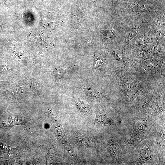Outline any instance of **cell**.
<instances>
[{
    "mask_svg": "<svg viewBox=\"0 0 165 165\" xmlns=\"http://www.w3.org/2000/svg\"><path fill=\"white\" fill-rule=\"evenodd\" d=\"M110 74L117 100L130 110L138 108L142 96L155 86L139 80L117 61H113Z\"/></svg>",
    "mask_w": 165,
    "mask_h": 165,
    "instance_id": "cell-1",
    "label": "cell"
},
{
    "mask_svg": "<svg viewBox=\"0 0 165 165\" xmlns=\"http://www.w3.org/2000/svg\"><path fill=\"white\" fill-rule=\"evenodd\" d=\"M150 24L158 38L165 36V16L163 13H152Z\"/></svg>",
    "mask_w": 165,
    "mask_h": 165,
    "instance_id": "cell-8",
    "label": "cell"
},
{
    "mask_svg": "<svg viewBox=\"0 0 165 165\" xmlns=\"http://www.w3.org/2000/svg\"><path fill=\"white\" fill-rule=\"evenodd\" d=\"M30 87L33 90H38L40 88V85L38 81L34 79H31L29 81Z\"/></svg>",
    "mask_w": 165,
    "mask_h": 165,
    "instance_id": "cell-17",
    "label": "cell"
},
{
    "mask_svg": "<svg viewBox=\"0 0 165 165\" xmlns=\"http://www.w3.org/2000/svg\"><path fill=\"white\" fill-rule=\"evenodd\" d=\"M165 36H160L154 45V55L163 59L165 58Z\"/></svg>",
    "mask_w": 165,
    "mask_h": 165,
    "instance_id": "cell-11",
    "label": "cell"
},
{
    "mask_svg": "<svg viewBox=\"0 0 165 165\" xmlns=\"http://www.w3.org/2000/svg\"><path fill=\"white\" fill-rule=\"evenodd\" d=\"M86 94L90 97H95L98 96L101 92L99 90L91 88H85L82 89Z\"/></svg>",
    "mask_w": 165,
    "mask_h": 165,
    "instance_id": "cell-16",
    "label": "cell"
},
{
    "mask_svg": "<svg viewBox=\"0 0 165 165\" xmlns=\"http://www.w3.org/2000/svg\"><path fill=\"white\" fill-rule=\"evenodd\" d=\"M102 35L104 41L107 42L115 39L116 36V33L110 24L103 30Z\"/></svg>",
    "mask_w": 165,
    "mask_h": 165,
    "instance_id": "cell-13",
    "label": "cell"
},
{
    "mask_svg": "<svg viewBox=\"0 0 165 165\" xmlns=\"http://www.w3.org/2000/svg\"><path fill=\"white\" fill-rule=\"evenodd\" d=\"M109 50L111 59L120 62L131 73L134 67L129 62V51L128 48L126 47L123 49L115 45L111 47Z\"/></svg>",
    "mask_w": 165,
    "mask_h": 165,
    "instance_id": "cell-7",
    "label": "cell"
},
{
    "mask_svg": "<svg viewBox=\"0 0 165 165\" xmlns=\"http://www.w3.org/2000/svg\"><path fill=\"white\" fill-rule=\"evenodd\" d=\"M148 120L147 118H138L133 121L132 124L133 132L126 145L135 147L147 138L150 129Z\"/></svg>",
    "mask_w": 165,
    "mask_h": 165,
    "instance_id": "cell-3",
    "label": "cell"
},
{
    "mask_svg": "<svg viewBox=\"0 0 165 165\" xmlns=\"http://www.w3.org/2000/svg\"><path fill=\"white\" fill-rule=\"evenodd\" d=\"M158 38L151 25L143 24L139 27L137 35L129 47L132 48L146 44L155 45Z\"/></svg>",
    "mask_w": 165,
    "mask_h": 165,
    "instance_id": "cell-5",
    "label": "cell"
},
{
    "mask_svg": "<svg viewBox=\"0 0 165 165\" xmlns=\"http://www.w3.org/2000/svg\"><path fill=\"white\" fill-rule=\"evenodd\" d=\"M165 59L154 55L152 58L144 61L136 66L131 72L141 81L149 84L156 85L165 81L162 78L161 70Z\"/></svg>",
    "mask_w": 165,
    "mask_h": 165,
    "instance_id": "cell-2",
    "label": "cell"
},
{
    "mask_svg": "<svg viewBox=\"0 0 165 165\" xmlns=\"http://www.w3.org/2000/svg\"><path fill=\"white\" fill-rule=\"evenodd\" d=\"M152 150V145L149 144L141 150L138 157L140 163H144L149 161L151 158Z\"/></svg>",
    "mask_w": 165,
    "mask_h": 165,
    "instance_id": "cell-12",
    "label": "cell"
},
{
    "mask_svg": "<svg viewBox=\"0 0 165 165\" xmlns=\"http://www.w3.org/2000/svg\"><path fill=\"white\" fill-rule=\"evenodd\" d=\"M94 59L92 66L89 68L98 73L105 74L107 73L110 74L113 61L109 58L103 52H94V55L92 56L81 55Z\"/></svg>",
    "mask_w": 165,
    "mask_h": 165,
    "instance_id": "cell-6",
    "label": "cell"
},
{
    "mask_svg": "<svg viewBox=\"0 0 165 165\" xmlns=\"http://www.w3.org/2000/svg\"><path fill=\"white\" fill-rule=\"evenodd\" d=\"M118 1L119 0H112V8L115 10Z\"/></svg>",
    "mask_w": 165,
    "mask_h": 165,
    "instance_id": "cell-18",
    "label": "cell"
},
{
    "mask_svg": "<svg viewBox=\"0 0 165 165\" xmlns=\"http://www.w3.org/2000/svg\"><path fill=\"white\" fill-rule=\"evenodd\" d=\"M128 10L131 14L139 15L144 14L148 10L143 4L137 1L130 3Z\"/></svg>",
    "mask_w": 165,
    "mask_h": 165,
    "instance_id": "cell-10",
    "label": "cell"
},
{
    "mask_svg": "<svg viewBox=\"0 0 165 165\" xmlns=\"http://www.w3.org/2000/svg\"><path fill=\"white\" fill-rule=\"evenodd\" d=\"M109 146V150L114 159L117 161L119 153V147L117 144L112 143Z\"/></svg>",
    "mask_w": 165,
    "mask_h": 165,
    "instance_id": "cell-15",
    "label": "cell"
},
{
    "mask_svg": "<svg viewBox=\"0 0 165 165\" xmlns=\"http://www.w3.org/2000/svg\"><path fill=\"white\" fill-rule=\"evenodd\" d=\"M139 26L138 25L129 26L124 28V38L120 47L125 49L137 35Z\"/></svg>",
    "mask_w": 165,
    "mask_h": 165,
    "instance_id": "cell-9",
    "label": "cell"
},
{
    "mask_svg": "<svg viewBox=\"0 0 165 165\" xmlns=\"http://www.w3.org/2000/svg\"><path fill=\"white\" fill-rule=\"evenodd\" d=\"M75 65L72 66H65L59 68L52 72L55 77L58 79H61L68 72V70L72 67L75 66Z\"/></svg>",
    "mask_w": 165,
    "mask_h": 165,
    "instance_id": "cell-14",
    "label": "cell"
},
{
    "mask_svg": "<svg viewBox=\"0 0 165 165\" xmlns=\"http://www.w3.org/2000/svg\"><path fill=\"white\" fill-rule=\"evenodd\" d=\"M154 45L152 44H146L132 48L129 47L130 64L135 67L144 61L153 57L154 55Z\"/></svg>",
    "mask_w": 165,
    "mask_h": 165,
    "instance_id": "cell-4",
    "label": "cell"
}]
</instances>
